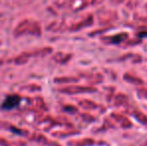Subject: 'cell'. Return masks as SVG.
I'll return each instance as SVG.
<instances>
[{
  "instance_id": "obj_1",
  "label": "cell",
  "mask_w": 147,
  "mask_h": 146,
  "mask_svg": "<svg viewBox=\"0 0 147 146\" xmlns=\"http://www.w3.org/2000/svg\"><path fill=\"white\" fill-rule=\"evenodd\" d=\"M20 102V97L18 95H9L6 97V99L4 100L2 107L4 109H12V108L16 107Z\"/></svg>"
}]
</instances>
